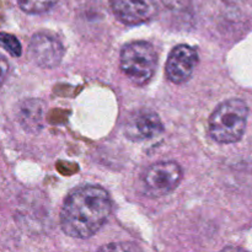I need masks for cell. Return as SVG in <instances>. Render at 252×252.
<instances>
[{
  "label": "cell",
  "instance_id": "cell-1",
  "mask_svg": "<svg viewBox=\"0 0 252 252\" xmlns=\"http://www.w3.org/2000/svg\"><path fill=\"white\" fill-rule=\"evenodd\" d=\"M112 201L106 189L83 186L65 198L61 212L62 230L70 238L89 239L108 220Z\"/></svg>",
  "mask_w": 252,
  "mask_h": 252
},
{
  "label": "cell",
  "instance_id": "cell-2",
  "mask_svg": "<svg viewBox=\"0 0 252 252\" xmlns=\"http://www.w3.org/2000/svg\"><path fill=\"white\" fill-rule=\"evenodd\" d=\"M248 105L240 98L221 102L209 117V134L221 144H233L243 138L248 123Z\"/></svg>",
  "mask_w": 252,
  "mask_h": 252
},
{
  "label": "cell",
  "instance_id": "cell-3",
  "mask_svg": "<svg viewBox=\"0 0 252 252\" xmlns=\"http://www.w3.org/2000/svg\"><path fill=\"white\" fill-rule=\"evenodd\" d=\"M157 52L149 42H130L121 52V69L134 85L149 83L157 70Z\"/></svg>",
  "mask_w": 252,
  "mask_h": 252
},
{
  "label": "cell",
  "instance_id": "cell-4",
  "mask_svg": "<svg viewBox=\"0 0 252 252\" xmlns=\"http://www.w3.org/2000/svg\"><path fill=\"white\" fill-rule=\"evenodd\" d=\"M182 180V169L175 161L153 164L143 175V187L147 196L158 198L175 191Z\"/></svg>",
  "mask_w": 252,
  "mask_h": 252
},
{
  "label": "cell",
  "instance_id": "cell-5",
  "mask_svg": "<svg viewBox=\"0 0 252 252\" xmlns=\"http://www.w3.org/2000/svg\"><path fill=\"white\" fill-rule=\"evenodd\" d=\"M30 57L32 62L41 68H56L64 56V47L56 36L38 32L30 42Z\"/></svg>",
  "mask_w": 252,
  "mask_h": 252
},
{
  "label": "cell",
  "instance_id": "cell-6",
  "mask_svg": "<svg viewBox=\"0 0 252 252\" xmlns=\"http://www.w3.org/2000/svg\"><path fill=\"white\" fill-rule=\"evenodd\" d=\"M111 9L125 25H140L158 14L157 0H110Z\"/></svg>",
  "mask_w": 252,
  "mask_h": 252
},
{
  "label": "cell",
  "instance_id": "cell-7",
  "mask_svg": "<svg viewBox=\"0 0 252 252\" xmlns=\"http://www.w3.org/2000/svg\"><path fill=\"white\" fill-rule=\"evenodd\" d=\"M198 64V53L187 44H179L170 53L166 62V76L171 83L182 84L191 78Z\"/></svg>",
  "mask_w": 252,
  "mask_h": 252
},
{
  "label": "cell",
  "instance_id": "cell-8",
  "mask_svg": "<svg viewBox=\"0 0 252 252\" xmlns=\"http://www.w3.org/2000/svg\"><path fill=\"white\" fill-rule=\"evenodd\" d=\"M164 130L162 122L157 112L142 108L128 117L125 126L126 137L133 142H142L155 138Z\"/></svg>",
  "mask_w": 252,
  "mask_h": 252
},
{
  "label": "cell",
  "instance_id": "cell-9",
  "mask_svg": "<svg viewBox=\"0 0 252 252\" xmlns=\"http://www.w3.org/2000/svg\"><path fill=\"white\" fill-rule=\"evenodd\" d=\"M44 111L46 107L41 100L29 98L20 103L17 120L29 132H38L43 127Z\"/></svg>",
  "mask_w": 252,
  "mask_h": 252
},
{
  "label": "cell",
  "instance_id": "cell-10",
  "mask_svg": "<svg viewBox=\"0 0 252 252\" xmlns=\"http://www.w3.org/2000/svg\"><path fill=\"white\" fill-rule=\"evenodd\" d=\"M20 9L27 14H43L54 6L59 0H16Z\"/></svg>",
  "mask_w": 252,
  "mask_h": 252
},
{
  "label": "cell",
  "instance_id": "cell-11",
  "mask_svg": "<svg viewBox=\"0 0 252 252\" xmlns=\"http://www.w3.org/2000/svg\"><path fill=\"white\" fill-rule=\"evenodd\" d=\"M0 46L12 57H20L22 53L21 43L14 34L0 32Z\"/></svg>",
  "mask_w": 252,
  "mask_h": 252
},
{
  "label": "cell",
  "instance_id": "cell-12",
  "mask_svg": "<svg viewBox=\"0 0 252 252\" xmlns=\"http://www.w3.org/2000/svg\"><path fill=\"white\" fill-rule=\"evenodd\" d=\"M9 74V63H7L6 58L0 54V86L5 83Z\"/></svg>",
  "mask_w": 252,
  "mask_h": 252
},
{
  "label": "cell",
  "instance_id": "cell-13",
  "mask_svg": "<svg viewBox=\"0 0 252 252\" xmlns=\"http://www.w3.org/2000/svg\"><path fill=\"white\" fill-rule=\"evenodd\" d=\"M135 246L134 245H125V244H122V245H116V244H111V245H107V246H103V248H101L100 250H105V251H117V250H135Z\"/></svg>",
  "mask_w": 252,
  "mask_h": 252
},
{
  "label": "cell",
  "instance_id": "cell-14",
  "mask_svg": "<svg viewBox=\"0 0 252 252\" xmlns=\"http://www.w3.org/2000/svg\"><path fill=\"white\" fill-rule=\"evenodd\" d=\"M226 2H234V1H236V0H225Z\"/></svg>",
  "mask_w": 252,
  "mask_h": 252
}]
</instances>
